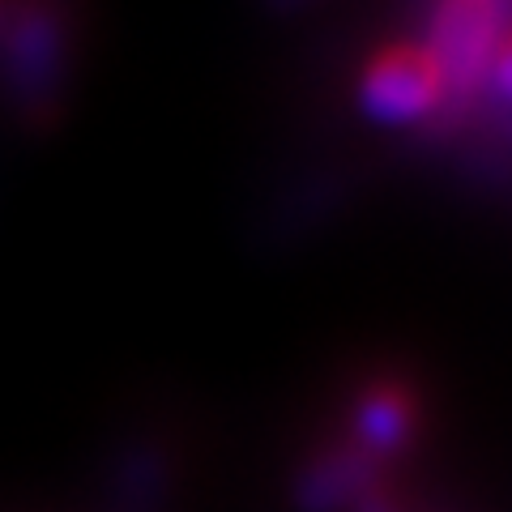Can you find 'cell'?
I'll list each match as a JSON object with an SVG mask.
<instances>
[{"label":"cell","mask_w":512,"mask_h":512,"mask_svg":"<svg viewBox=\"0 0 512 512\" xmlns=\"http://www.w3.org/2000/svg\"><path fill=\"white\" fill-rule=\"evenodd\" d=\"M508 9L491 5V0H453L431 18L427 52L436 56L448 90L470 94L487 77L495 47L504 39Z\"/></svg>","instance_id":"cell-1"},{"label":"cell","mask_w":512,"mask_h":512,"mask_svg":"<svg viewBox=\"0 0 512 512\" xmlns=\"http://www.w3.org/2000/svg\"><path fill=\"white\" fill-rule=\"evenodd\" d=\"M448 94V82L440 73L436 56L427 52V43H393L367 64L363 73V103L372 116L389 124L423 120L427 111H436Z\"/></svg>","instance_id":"cell-2"},{"label":"cell","mask_w":512,"mask_h":512,"mask_svg":"<svg viewBox=\"0 0 512 512\" xmlns=\"http://www.w3.org/2000/svg\"><path fill=\"white\" fill-rule=\"evenodd\" d=\"M359 431H363V444L393 448L410 431V406H406V397L393 393V389L372 393L359 406Z\"/></svg>","instance_id":"cell-3"},{"label":"cell","mask_w":512,"mask_h":512,"mask_svg":"<svg viewBox=\"0 0 512 512\" xmlns=\"http://www.w3.org/2000/svg\"><path fill=\"white\" fill-rule=\"evenodd\" d=\"M487 77H491V86L500 90L504 99H512V30H504V39H500V47H495V60H491Z\"/></svg>","instance_id":"cell-4"}]
</instances>
